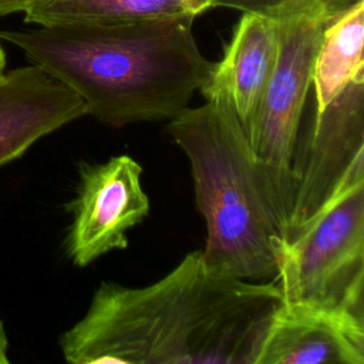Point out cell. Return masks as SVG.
I'll return each mask as SVG.
<instances>
[{
	"instance_id": "cell-11",
	"label": "cell",
	"mask_w": 364,
	"mask_h": 364,
	"mask_svg": "<svg viewBox=\"0 0 364 364\" xmlns=\"http://www.w3.org/2000/svg\"><path fill=\"white\" fill-rule=\"evenodd\" d=\"M213 6L215 0H38L24 11V21L53 26L196 17Z\"/></svg>"
},
{
	"instance_id": "cell-8",
	"label": "cell",
	"mask_w": 364,
	"mask_h": 364,
	"mask_svg": "<svg viewBox=\"0 0 364 364\" xmlns=\"http://www.w3.org/2000/svg\"><path fill=\"white\" fill-rule=\"evenodd\" d=\"M255 364H364V318L283 303L267 326Z\"/></svg>"
},
{
	"instance_id": "cell-1",
	"label": "cell",
	"mask_w": 364,
	"mask_h": 364,
	"mask_svg": "<svg viewBox=\"0 0 364 364\" xmlns=\"http://www.w3.org/2000/svg\"><path fill=\"white\" fill-rule=\"evenodd\" d=\"M282 304L277 284L216 273L195 250L152 284L100 283L58 344L71 364H255Z\"/></svg>"
},
{
	"instance_id": "cell-5",
	"label": "cell",
	"mask_w": 364,
	"mask_h": 364,
	"mask_svg": "<svg viewBox=\"0 0 364 364\" xmlns=\"http://www.w3.org/2000/svg\"><path fill=\"white\" fill-rule=\"evenodd\" d=\"M264 13L277 23V54L249 142L287 226L297 132L323 31L336 16L321 0H286Z\"/></svg>"
},
{
	"instance_id": "cell-16",
	"label": "cell",
	"mask_w": 364,
	"mask_h": 364,
	"mask_svg": "<svg viewBox=\"0 0 364 364\" xmlns=\"http://www.w3.org/2000/svg\"><path fill=\"white\" fill-rule=\"evenodd\" d=\"M6 68V54H4V50L0 44V73Z\"/></svg>"
},
{
	"instance_id": "cell-12",
	"label": "cell",
	"mask_w": 364,
	"mask_h": 364,
	"mask_svg": "<svg viewBox=\"0 0 364 364\" xmlns=\"http://www.w3.org/2000/svg\"><path fill=\"white\" fill-rule=\"evenodd\" d=\"M364 0L326 26L313 65L314 112H321L351 81L364 77Z\"/></svg>"
},
{
	"instance_id": "cell-7",
	"label": "cell",
	"mask_w": 364,
	"mask_h": 364,
	"mask_svg": "<svg viewBox=\"0 0 364 364\" xmlns=\"http://www.w3.org/2000/svg\"><path fill=\"white\" fill-rule=\"evenodd\" d=\"M364 152V77L351 81L321 112L294 158L293 205L283 242L324 203L358 154Z\"/></svg>"
},
{
	"instance_id": "cell-6",
	"label": "cell",
	"mask_w": 364,
	"mask_h": 364,
	"mask_svg": "<svg viewBox=\"0 0 364 364\" xmlns=\"http://www.w3.org/2000/svg\"><path fill=\"white\" fill-rule=\"evenodd\" d=\"M141 173V165L128 155L82 165L77 195L70 203L73 223L67 236V255L75 266H88L128 246V230L149 212Z\"/></svg>"
},
{
	"instance_id": "cell-14",
	"label": "cell",
	"mask_w": 364,
	"mask_h": 364,
	"mask_svg": "<svg viewBox=\"0 0 364 364\" xmlns=\"http://www.w3.org/2000/svg\"><path fill=\"white\" fill-rule=\"evenodd\" d=\"M38 0H0V16L11 14L16 11H26Z\"/></svg>"
},
{
	"instance_id": "cell-2",
	"label": "cell",
	"mask_w": 364,
	"mask_h": 364,
	"mask_svg": "<svg viewBox=\"0 0 364 364\" xmlns=\"http://www.w3.org/2000/svg\"><path fill=\"white\" fill-rule=\"evenodd\" d=\"M193 20L53 24L0 37L70 87L90 115L124 127L169 121L206 82L213 63L196 44Z\"/></svg>"
},
{
	"instance_id": "cell-10",
	"label": "cell",
	"mask_w": 364,
	"mask_h": 364,
	"mask_svg": "<svg viewBox=\"0 0 364 364\" xmlns=\"http://www.w3.org/2000/svg\"><path fill=\"white\" fill-rule=\"evenodd\" d=\"M277 54V23L267 13L246 11L220 61L199 92L205 101L226 102L250 138Z\"/></svg>"
},
{
	"instance_id": "cell-15",
	"label": "cell",
	"mask_w": 364,
	"mask_h": 364,
	"mask_svg": "<svg viewBox=\"0 0 364 364\" xmlns=\"http://www.w3.org/2000/svg\"><path fill=\"white\" fill-rule=\"evenodd\" d=\"M9 338L3 321L0 320V364H9Z\"/></svg>"
},
{
	"instance_id": "cell-9",
	"label": "cell",
	"mask_w": 364,
	"mask_h": 364,
	"mask_svg": "<svg viewBox=\"0 0 364 364\" xmlns=\"http://www.w3.org/2000/svg\"><path fill=\"white\" fill-rule=\"evenodd\" d=\"M84 101L36 64L0 73V166L33 144L87 115Z\"/></svg>"
},
{
	"instance_id": "cell-3",
	"label": "cell",
	"mask_w": 364,
	"mask_h": 364,
	"mask_svg": "<svg viewBox=\"0 0 364 364\" xmlns=\"http://www.w3.org/2000/svg\"><path fill=\"white\" fill-rule=\"evenodd\" d=\"M168 132L191 165L196 208L206 222L200 252L208 267L250 282L276 277L284 219L230 107H188L169 119Z\"/></svg>"
},
{
	"instance_id": "cell-13",
	"label": "cell",
	"mask_w": 364,
	"mask_h": 364,
	"mask_svg": "<svg viewBox=\"0 0 364 364\" xmlns=\"http://www.w3.org/2000/svg\"><path fill=\"white\" fill-rule=\"evenodd\" d=\"M283 1L286 0H215L213 7H228V9L240 10L243 13L246 11L264 13ZM321 1L330 9V11L334 16H337L344 10L350 9L351 6H354L360 0H321Z\"/></svg>"
},
{
	"instance_id": "cell-4",
	"label": "cell",
	"mask_w": 364,
	"mask_h": 364,
	"mask_svg": "<svg viewBox=\"0 0 364 364\" xmlns=\"http://www.w3.org/2000/svg\"><path fill=\"white\" fill-rule=\"evenodd\" d=\"M283 303L364 318V152L324 203L277 249Z\"/></svg>"
}]
</instances>
